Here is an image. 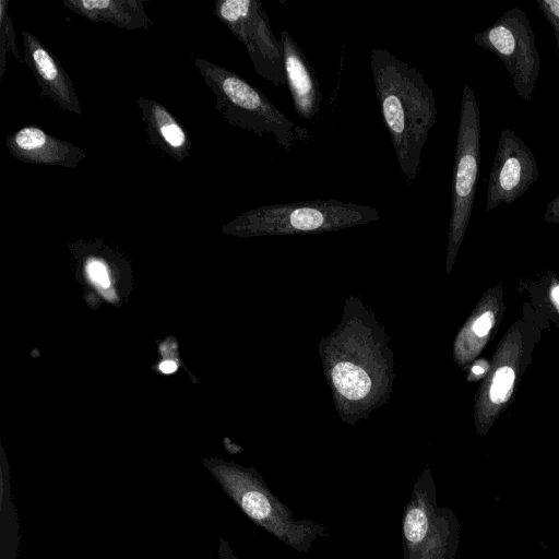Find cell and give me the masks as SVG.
Listing matches in <instances>:
<instances>
[{
    "label": "cell",
    "mask_w": 559,
    "mask_h": 559,
    "mask_svg": "<svg viewBox=\"0 0 559 559\" xmlns=\"http://www.w3.org/2000/svg\"><path fill=\"white\" fill-rule=\"evenodd\" d=\"M5 146L14 158L33 165L74 168L86 157L81 147L37 126H25L10 133Z\"/></svg>",
    "instance_id": "7c38bea8"
},
{
    "label": "cell",
    "mask_w": 559,
    "mask_h": 559,
    "mask_svg": "<svg viewBox=\"0 0 559 559\" xmlns=\"http://www.w3.org/2000/svg\"><path fill=\"white\" fill-rule=\"evenodd\" d=\"M204 465L255 525L286 546L307 554L319 537L330 536L321 523L295 519L292 510L271 491L253 468L213 460L206 461Z\"/></svg>",
    "instance_id": "7a4b0ae2"
},
{
    "label": "cell",
    "mask_w": 559,
    "mask_h": 559,
    "mask_svg": "<svg viewBox=\"0 0 559 559\" xmlns=\"http://www.w3.org/2000/svg\"><path fill=\"white\" fill-rule=\"evenodd\" d=\"M537 4L554 29L559 56V0H538Z\"/></svg>",
    "instance_id": "d6986e66"
},
{
    "label": "cell",
    "mask_w": 559,
    "mask_h": 559,
    "mask_svg": "<svg viewBox=\"0 0 559 559\" xmlns=\"http://www.w3.org/2000/svg\"><path fill=\"white\" fill-rule=\"evenodd\" d=\"M544 217L547 222L559 224V194L547 204Z\"/></svg>",
    "instance_id": "7402d4cb"
},
{
    "label": "cell",
    "mask_w": 559,
    "mask_h": 559,
    "mask_svg": "<svg viewBox=\"0 0 559 559\" xmlns=\"http://www.w3.org/2000/svg\"><path fill=\"white\" fill-rule=\"evenodd\" d=\"M370 69L376 97L401 171L411 186L436 122L433 91L424 75L389 50L372 48Z\"/></svg>",
    "instance_id": "6da1fadb"
},
{
    "label": "cell",
    "mask_w": 559,
    "mask_h": 559,
    "mask_svg": "<svg viewBox=\"0 0 559 559\" xmlns=\"http://www.w3.org/2000/svg\"><path fill=\"white\" fill-rule=\"evenodd\" d=\"M86 272L91 282L99 288H107L109 286L107 267L99 259H88L86 263Z\"/></svg>",
    "instance_id": "ffe728a7"
},
{
    "label": "cell",
    "mask_w": 559,
    "mask_h": 559,
    "mask_svg": "<svg viewBox=\"0 0 559 559\" xmlns=\"http://www.w3.org/2000/svg\"><path fill=\"white\" fill-rule=\"evenodd\" d=\"M214 14L246 47L258 75L276 87L287 84L280 39L259 0H215Z\"/></svg>",
    "instance_id": "ba28073f"
},
{
    "label": "cell",
    "mask_w": 559,
    "mask_h": 559,
    "mask_svg": "<svg viewBox=\"0 0 559 559\" xmlns=\"http://www.w3.org/2000/svg\"><path fill=\"white\" fill-rule=\"evenodd\" d=\"M490 367L491 364L487 359L475 361V364L471 368L469 379L476 381L483 379L484 377H487Z\"/></svg>",
    "instance_id": "44dd1931"
},
{
    "label": "cell",
    "mask_w": 559,
    "mask_h": 559,
    "mask_svg": "<svg viewBox=\"0 0 559 559\" xmlns=\"http://www.w3.org/2000/svg\"><path fill=\"white\" fill-rule=\"evenodd\" d=\"M480 164V111L465 83L462 92L453 163L450 242L456 249L467 228L474 205Z\"/></svg>",
    "instance_id": "8992f818"
},
{
    "label": "cell",
    "mask_w": 559,
    "mask_h": 559,
    "mask_svg": "<svg viewBox=\"0 0 559 559\" xmlns=\"http://www.w3.org/2000/svg\"><path fill=\"white\" fill-rule=\"evenodd\" d=\"M536 158L527 144L510 129L500 133L486 194V211L511 204L538 179Z\"/></svg>",
    "instance_id": "9c48e42d"
},
{
    "label": "cell",
    "mask_w": 559,
    "mask_h": 559,
    "mask_svg": "<svg viewBox=\"0 0 559 559\" xmlns=\"http://www.w3.org/2000/svg\"><path fill=\"white\" fill-rule=\"evenodd\" d=\"M62 4L91 22L127 31L148 29L153 25L141 0H62Z\"/></svg>",
    "instance_id": "9a60e30c"
},
{
    "label": "cell",
    "mask_w": 559,
    "mask_h": 559,
    "mask_svg": "<svg viewBox=\"0 0 559 559\" xmlns=\"http://www.w3.org/2000/svg\"><path fill=\"white\" fill-rule=\"evenodd\" d=\"M336 390L349 400H359L367 395L371 386L369 376L352 362H338L332 371Z\"/></svg>",
    "instance_id": "e0dca14e"
},
{
    "label": "cell",
    "mask_w": 559,
    "mask_h": 559,
    "mask_svg": "<svg viewBox=\"0 0 559 559\" xmlns=\"http://www.w3.org/2000/svg\"><path fill=\"white\" fill-rule=\"evenodd\" d=\"M522 353V335L519 330L512 329L497 348L481 388L477 404L479 433L487 432L510 401L518 380Z\"/></svg>",
    "instance_id": "30bf717a"
},
{
    "label": "cell",
    "mask_w": 559,
    "mask_h": 559,
    "mask_svg": "<svg viewBox=\"0 0 559 559\" xmlns=\"http://www.w3.org/2000/svg\"><path fill=\"white\" fill-rule=\"evenodd\" d=\"M280 43L294 109L300 118L311 121L321 107L320 84L302 50L287 31L281 32Z\"/></svg>",
    "instance_id": "4fadbf2b"
},
{
    "label": "cell",
    "mask_w": 559,
    "mask_h": 559,
    "mask_svg": "<svg viewBox=\"0 0 559 559\" xmlns=\"http://www.w3.org/2000/svg\"><path fill=\"white\" fill-rule=\"evenodd\" d=\"M218 559H240L234 554L229 543L224 537L219 538Z\"/></svg>",
    "instance_id": "603a6c76"
},
{
    "label": "cell",
    "mask_w": 559,
    "mask_h": 559,
    "mask_svg": "<svg viewBox=\"0 0 559 559\" xmlns=\"http://www.w3.org/2000/svg\"><path fill=\"white\" fill-rule=\"evenodd\" d=\"M193 63L203 82L216 97L215 108L231 126L270 138L287 152L300 129L257 87L236 72L203 58Z\"/></svg>",
    "instance_id": "3957f363"
},
{
    "label": "cell",
    "mask_w": 559,
    "mask_h": 559,
    "mask_svg": "<svg viewBox=\"0 0 559 559\" xmlns=\"http://www.w3.org/2000/svg\"><path fill=\"white\" fill-rule=\"evenodd\" d=\"M403 559H455L460 522L448 507L437 503L429 469L417 478L402 516Z\"/></svg>",
    "instance_id": "277c9868"
},
{
    "label": "cell",
    "mask_w": 559,
    "mask_h": 559,
    "mask_svg": "<svg viewBox=\"0 0 559 559\" xmlns=\"http://www.w3.org/2000/svg\"><path fill=\"white\" fill-rule=\"evenodd\" d=\"M147 142L181 163L190 154L191 138L185 126L160 103L140 96L136 99Z\"/></svg>",
    "instance_id": "5bb4252c"
},
{
    "label": "cell",
    "mask_w": 559,
    "mask_h": 559,
    "mask_svg": "<svg viewBox=\"0 0 559 559\" xmlns=\"http://www.w3.org/2000/svg\"><path fill=\"white\" fill-rule=\"evenodd\" d=\"M371 206L340 200H310L259 206L249 210L224 226L230 234L271 231H316L378 219Z\"/></svg>",
    "instance_id": "5b68a950"
},
{
    "label": "cell",
    "mask_w": 559,
    "mask_h": 559,
    "mask_svg": "<svg viewBox=\"0 0 559 559\" xmlns=\"http://www.w3.org/2000/svg\"><path fill=\"white\" fill-rule=\"evenodd\" d=\"M8 53H11L19 63L24 62V55L17 47L16 33L9 12V2L0 0V80L5 72Z\"/></svg>",
    "instance_id": "ac0fdd59"
},
{
    "label": "cell",
    "mask_w": 559,
    "mask_h": 559,
    "mask_svg": "<svg viewBox=\"0 0 559 559\" xmlns=\"http://www.w3.org/2000/svg\"><path fill=\"white\" fill-rule=\"evenodd\" d=\"M498 312L499 300L496 294H487L460 337L459 346L465 361L477 356L487 344Z\"/></svg>",
    "instance_id": "2e32d148"
},
{
    "label": "cell",
    "mask_w": 559,
    "mask_h": 559,
    "mask_svg": "<svg viewBox=\"0 0 559 559\" xmlns=\"http://www.w3.org/2000/svg\"><path fill=\"white\" fill-rule=\"evenodd\" d=\"M474 41L502 61L518 96L531 99L540 72V57L526 13L518 7L508 10L492 25L476 33Z\"/></svg>",
    "instance_id": "52a82bcc"
},
{
    "label": "cell",
    "mask_w": 559,
    "mask_h": 559,
    "mask_svg": "<svg viewBox=\"0 0 559 559\" xmlns=\"http://www.w3.org/2000/svg\"><path fill=\"white\" fill-rule=\"evenodd\" d=\"M549 299L559 313V282H554L548 292Z\"/></svg>",
    "instance_id": "cb8c5ba5"
},
{
    "label": "cell",
    "mask_w": 559,
    "mask_h": 559,
    "mask_svg": "<svg viewBox=\"0 0 559 559\" xmlns=\"http://www.w3.org/2000/svg\"><path fill=\"white\" fill-rule=\"evenodd\" d=\"M24 62L31 69L40 90V96L49 98L63 111L82 115L73 82L56 56L28 31L22 32Z\"/></svg>",
    "instance_id": "8fae6325"
},
{
    "label": "cell",
    "mask_w": 559,
    "mask_h": 559,
    "mask_svg": "<svg viewBox=\"0 0 559 559\" xmlns=\"http://www.w3.org/2000/svg\"><path fill=\"white\" fill-rule=\"evenodd\" d=\"M177 369V365L175 361L165 360L159 365V370L164 373H171Z\"/></svg>",
    "instance_id": "d4e9b609"
}]
</instances>
